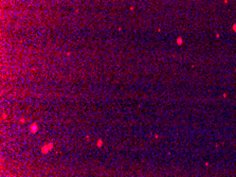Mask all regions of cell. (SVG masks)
<instances>
[{"label":"cell","instance_id":"6da1fadb","mask_svg":"<svg viewBox=\"0 0 236 177\" xmlns=\"http://www.w3.org/2000/svg\"><path fill=\"white\" fill-rule=\"evenodd\" d=\"M181 43H182V40H181L180 38H179V39H178V44H181Z\"/></svg>","mask_w":236,"mask_h":177}]
</instances>
